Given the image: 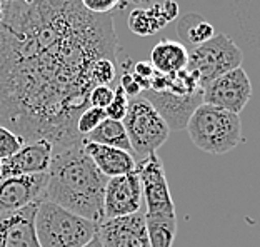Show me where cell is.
Masks as SVG:
<instances>
[{
	"label": "cell",
	"instance_id": "6da1fadb",
	"mask_svg": "<svg viewBox=\"0 0 260 247\" xmlns=\"http://www.w3.org/2000/svg\"><path fill=\"white\" fill-rule=\"evenodd\" d=\"M117 55L110 15L80 0H14L0 23V126L54 152L82 142L77 119L88 104L92 67Z\"/></svg>",
	"mask_w": 260,
	"mask_h": 247
},
{
	"label": "cell",
	"instance_id": "7a4b0ae2",
	"mask_svg": "<svg viewBox=\"0 0 260 247\" xmlns=\"http://www.w3.org/2000/svg\"><path fill=\"white\" fill-rule=\"evenodd\" d=\"M107 180L87 156L84 142H77L52 156L44 201L100 224L105 221L104 194Z\"/></svg>",
	"mask_w": 260,
	"mask_h": 247
},
{
	"label": "cell",
	"instance_id": "3957f363",
	"mask_svg": "<svg viewBox=\"0 0 260 247\" xmlns=\"http://www.w3.org/2000/svg\"><path fill=\"white\" fill-rule=\"evenodd\" d=\"M193 145L212 156H223L242 144V122L237 114L200 104L187 122Z\"/></svg>",
	"mask_w": 260,
	"mask_h": 247
},
{
	"label": "cell",
	"instance_id": "277c9868",
	"mask_svg": "<svg viewBox=\"0 0 260 247\" xmlns=\"http://www.w3.org/2000/svg\"><path fill=\"white\" fill-rule=\"evenodd\" d=\"M99 224L50 201L39 204L35 231L40 247H84L95 237Z\"/></svg>",
	"mask_w": 260,
	"mask_h": 247
},
{
	"label": "cell",
	"instance_id": "5b68a950",
	"mask_svg": "<svg viewBox=\"0 0 260 247\" xmlns=\"http://www.w3.org/2000/svg\"><path fill=\"white\" fill-rule=\"evenodd\" d=\"M122 122L127 131L132 152L139 157V161L157 154V150L167 142L170 134L167 122L142 96L130 99L127 115Z\"/></svg>",
	"mask_w": 260,
	"mask_h": 247
},
{
	"label": "cell",
	"instance_id": "8992f818",
	"mask_svg": "<svg viewBox=\"0 0 260 247\" xmlns=\"http://www.w3.org/2000/svg\"><path fill=\"white\" fill-rule=\"evenodd\" d=\"M244 54L239 45L225 34L217 32L205 44L193 47L188 52L187 70L197 77L200 89H205L210 82L222 77L223 74L242 67Z\"/></svg>",
	"mask_w": 260,
	"mask_h": 247
},
{
	"label": "cell",
	"instance_id": "52a82bcc",
	"mask_svg": "<svg viewBox=\"0 0 260 247\" xmlns=\"http://www.w3.org/2000/svg\"><path fill=\"white\" fill-rule=\"evenodd\" d=\"M135 172H137L142 184L145 215H177L160 157L152 154L145 159H140L137 161Z\"/></svg>",
	"mask_w": 260,
	"mask_h": 247
},
{
	"label": "cell",
	"instance_id": "ba28073f",
	"mask_svg": "<svg viewBox=\"0 0 260 247\" xmlns=\"http://www.w3.org/2000/svg\"><path fill=\"white\" fill-rule=\"evenodd\" d=\"M250 97L252 82L244 67H239L210 82L204 89L202 102L239 115L249 104Z\"/></svg>",
	"mask_w": 260,
	"mask_h": 247
},
{
	"label": "cell",
	"instance_id": "9c48e42d",
	"mask_svg": "<svg viewBox=\"0 0 260 247\" xmlns=\"http://www.w3.org/2000/svg\"><path fill=\"white\" fill-rule=\"evenodd\" d=\"M97 237L104 247H150L145 210L102 221L97 227Z\"/></svg>",
	"mask_w": 260,
	"mask_h": 247
},
{
	"label": "cell",
	"instance_id": "30bf717a",
	"mask_svg": "<svg viewBox=\"0 0 260 247\" xmlns=\"http://www.w3.org/2000/svg\"><path fill=\"white\" fill-rule=\"evenodd\" d=\"M142 184L137 172H130L120 177L107 180L104 194V215L105 219L130 215L142 210Z\"/></svg>",
	"mask_w": 260,
	"mask_h": 247
},
{
	"label": "cell",
	"instance_id": "8fae6325",
	"mask_svg": "<svg viewBox=\"0 0 260 247\" xmlns=\"http://www.w3.org/2000/svg\"><path fill=\"white\" fill-rule=\"evenodd\" d=\"M45 187L47 172L0 179V214L15 212L34 202H42Z\"/></svg>",
	"mask_w": 260,
	"mask_h": 247
},
{
	"label": "cell",
	"instance_id": "7c38bea8",
	"mask_svg": "<svg viewBox=\"0 0 260 247\" xmlns=\"http://www.w3.org/2000/svg\"><path fill=\"white\" fill-rule=\"evenodd\" d=\"M149 101L162 119L167 122L169 129H185L188 119L195 112L202 102L204 90L199 89L188 96H175L169 92H155V90H144L140 94Z\"/></svg>",
	"mask_w": 260,
	"mask_h": 247
},
{
	"label": "cell",
	"instance_id": "4fadbf2b",
	"mask_svg": "<svg viewBox=\"0 0 260 247\" xmlns=\"http://www.w3.org/2000/svg\"><path fill=\"white\" fill-rule=\"evenodd\" d=\"M40 202L9 214H0V247H40L35 215Z\"/></svg>",
	"mask_w": 260,
	"mask_h": 247
},
{
	"label": "cell",
	"instance_id": "5bb4252c",
	"mask_svg": "<svg viewBox=\"0 0 260 247\" xmlns=\"http://www.w3.org/2000/svg\"><path fill=\"white\" fill-rule=\"evenodd\" d=\"M52 156H54V145L47 140L25 142L19 152L2 161V179L49 172Z\"/></svg>",
	"mask_w": 260,
	"mask_h": 247
},
{
	"label": "cell",
	"instance_id": "9a60e30c",
	"mask_svg": "<svg viewBox=\"0 0 260 247\" xmlns=\"http://www.w3.org/2000/svg\"><path fill=\"white\" fill-rule=\"evenodd\" d=\"M179 17V4L174 0H165L164 4H152L150 7H135L128 15L127 25L130 32L139 37H149Z\"/></svg>",
	"mask_w": 260,
	"mask_h": 247
},
{
	"label": "cell",
	"instance_id": "2e32d148",
	"mask_svg": "<svg viewBox=\"0 0 260 247\" xmlns=\"http://www.w3.org/2000/svg\"><path fill=\"white\" fill-rule=\"evenodd\" d=\"M84 149L87 152V156L97 166V169L107 179L130 174L137 167V159L127 150L115 149V147H109V145L92 144V142H84Z\"/></svg>",
	"mask_w": 260,
	"mask_h": 247
},
{
	"label": "cell",
	"instance_id": "e0dca14e",
	"mask_svg": "<svg viewBox=\"0 0 260 247\" xmlns=\"http://www.w3.org/2000/svg\"><path fill=\"white\" fill-rule=\"evenodd\" d=\"M188 50L187 47L172 39H162L153 45L150 52V66L158 74H175L187 69Z\"/></svg>",
	"mask_w": 260,
	"mask_h": 247
},
{
	"label": "cell",
	"instance_id": "ac0fdd59",
	"mask_svg": "<svg viewBox=\"0 0 260 247\" xmlns=\"http://www.w3.org/2000/svg\"><path fill=\"white\" fill-rule=\"evenodd\" d=\"M217 32L210 22H207L202 15L188 12L184 17H180L177 22V35L180 37V42L188 45L190 49L205 44Z\"/></svg>",
	"mask_w": 260,
	"mask_h": 247
},
{
	"label": "cell",
	"instance_id": "d6986e66",
	"mask_svg": "<svg viewBox=\"0 0 260 247\" xmlns=\"http://www.w3.org/2000/svg\"><path fill=\"white\" fill-rule=\"evenodd\" d=\"M84 142L115 147V149H122V150L130 152V154H134L132 147H130L127 131H125V127H123V122L120 120L105 119L95 131H92L88 135H85Z\"/></svg>",
	"mask_w": 260,
	"mask_h": 247
},
{
	"label": "cell",
	"instance_id": "ffe728a7",
	"mask_svg": "<svg viewBox=\"0 0 260 247\" xmlns=\"http://www.w3.org/2000/svg\"><path fill=\"white\" fill-rule=\"evenodd\" d=\"M150 247H172L177 236V215H145Z\"/></svg>",
	"mask_w": 260,
	"mask_h": 247
},
{
	"label": "cell",
	"instance_id": "44dd1931",
	"mask_svg": "<svg viewBox=\"0 0 260 247\" xmlns=\"http://www.w3.org/2000/svg\"><path fill=\"white\" fill-rule=\"evenodd\" d=\"M107 119V114H105L104 109H97V107H87L84 112L79 115L77 119V132H79L82 137H85L92 131Z\"/></svg>",
	"mask_w": 260,
	"mask_h": 247
},
{
	"label": "cell",
	"instance_id": "7402d4cb",
	"mask_svg": "<svg viewBox=\"0 0 260 247\" xmlns=\"http://www.w3.org/2000/svg\"><path fill=\"white\" fill-rule=\"evenodd\" d=\"M117 64L114 58H99L92 67V82L93 85H109L115 79Z\"/></svg>",
	"mask_w": 260,
	"mask_h": 247
},
{
	"label": "cell",
	"instance_id": "603a6c76",
	"mask_svg": "<svg viewBox=\"0 0 260 247\" xmlns=\"http://www.w3.org/2000/svg\"><path fill=\"white\" fill-rule=\"evenodd\" d=\"M128 102L130 97L125 94V90L122 89V85H117L114 90V99L107 109H105V114H107V119L112 120H123V117L127 115L128 110Z\"/></svg>",
	"mask_w": 260,
	"mask_h": 247
},
{
	"label": "cell",
	"instance_id": "cb8c5ba5",
	"mask_svg": "<svg viewBox=\"0 0 260 247\" xmlns=\"http://www.w3.org/2000/svg\"><path fill=\"white\" fill-rule=\"evenodd\" d=\"M25 144L17 134L9 131L7 127L0 126V161H5L19 152L22 149V145Z\"/></svg>",
	"mask_w": 260,
	"mask_h": 247
},
{
	"label": "cell",
	"instance_id": "d4e9b609",
	"mask_svg": "<svg viewBox=\"0 0 260 247\" xmlns=\"http://www.w3.org/2000/svg\"><path fill=\"white\" fill-rule=\"evenodd\" d=\"M123 0H80L82 7L95 15H109L112 10L122 7Z\"/></svg>",
	"mask_w": 260,
	"mask_h": 247
},
{
	"label": "cell",
	"instance_id": "484cf974",
	"mask_svg": "<svg viewBox=\"0 0 260 247\" xmlns=\"http://www.w3.org/2000/svg\"><path fill=\"white\" fill-rule=\"evenodd\" d=\"M112 99H114V89H110L109 85H97L93 87L90 96H88V104L90 107H97V109H107Z\"/></svg>",
	"mask_w": 260,
	"mask_h": 247
},
{
	"label": "cell",
	"instance_id": "4316f807",
	"mask_svg": "<svg viewBox=\"0 0 260 247\" xmlns=\"http://www.w3.org/2000/svg\"><path fill=\"white\" fill-rule=\"evenodd\" d=\"M122 85V89L125 90V94L128 97H137L142 94V89H140V85H139V82L135 80V77L132 75V72H128V70H125V72L122 74V79H120V84Z\"/></svg>",
	"mask_w": 260,
	"mask_h": 247
},
{
	"label": "cell",
	"instance_id": "83f0119b",
	"mask_svg": "<svg viewBox=\"0 0 260 247\" xmlns=\"http://www.w3.org/2000/svg\"><path fill=\"white\" fill-rule=\"evenodd\" d=\"M123 2H130V4H134V5H139V7H150L152 4H155L157 0H123Z\"/></svg>",
	"mask_w": 260,
	"mask_h": 247
},
{
	"label": "cell",
	"instance_id": "f1b7e54d",
	"mask_svg": "<svg viewBox=\"0 0 260 247\" xmlns=\"http://www.w3.org/2000/svg\"><path fill=\"white\" fill-rule=\"evenodd\" d=\"M84 247H104V245H102V242H100V239L97 237V234H95V237H93L90 242H87Z\"/></svg>",
	"mask_w": 260,
	"mask_h": 247
},
{
	"label": "cell",
	"instance_id": "f546056e",
	"mask_svg": "<svg viewBox=\"0 0 260 247\" xmlns=\"http://www.w3.org/2000/svg\"><path fill=\"white\" fill-rule=\"evenodd\" d=\"M2 20H4V5L0 2V23H2Z\"/></svg>",
	"mask_w": 260,
	"mask_h": 247
},
{
	"label": "cell",
	"instance_id": "4dcf8cb0",
	"mask_svg": "<svg viewBox=\"0 0 260 247\" xmlns=\"http://www.w3.org/2000/svg\"><path fill=\"white\" fill-rule=\"evenodd\" d=\"M0 179H2V161H0Z\"/></svg>",
	"mask_w": 260,
	"mask_h": 247
}]
</instances>
